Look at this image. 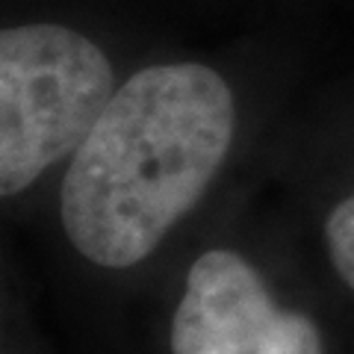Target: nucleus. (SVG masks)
Listing matches in <instances>:
<instances>
[{
	"label": "nucleus",
	"instance_id": "nucleus-1",
	"mask_svg": "<svg viewBox=\"0 0 354 354\" xmlns=\"http://www.w3.org/2000/svg\"><path fill=\"white\" fill-rule=\"evenodd\" d=\"M234 139V95L198 62L151 65L115 88L71 153L59 216L106 269L145 260L198 204Z\"/></svg>",
	"mask_w": 354,
	"mask_h": 354
},
{
	"label": "nucleus",
	"instance_id": "nucleus-2",
	"mask_svg": "<svg viewBox=\"0 0 354 354\" xmlns=\"http://www.w3.org/2000/svg\"><path fill=\"white\" fill-rule=\"evenodd\" d=\"M113 92L106 53L77 30H0V198L80 148Z\"/></svg>",
	"mask_w": 354,
	"mask_h": 354
},
{
	"label": "nucleus",
	"instance_id": "nucleus-3",
	"mask_svg": "<svg viewBox=\"0 0 354 354\" xmlns=\"http://www.w3.org/2000/svg\"><path fill=\"white\" fill-rule=\"evenodd\" d=\"M171 354H322L316 325L272 301L236 251L201 254L171 322Z\"/></svg>",
	"mask_w": 354,
	"mask_h": 354
},
{
	"label": "nucleus",
	"instance_id": "nucleus-4",
	"mask_svg": "<svg viewBox=\"0 0 354 354\" xmlns=\"http://www.w3.org/2000/svg\"><path fill=\"white\" fill-rule=\"evenodd\" d=\"M325 236H328V251H330V260H334V269L354 290V195L337 204V209L330 213L325 225Z\"/></svg>",
	"mask_w": 354,
	"mask_h": 354
}]
</instances>
